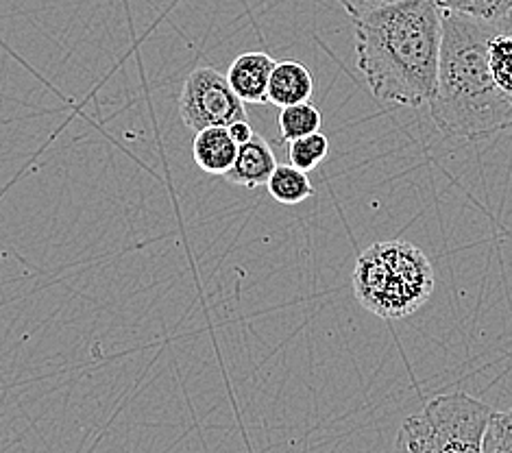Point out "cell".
Returning a JSON list of instances; mask_svg holds the SVG:
<instances>
[{
  "label": "cell",
  "mask_w": 512,
  "mask_h": 453,
  "mask_svg": "<svg viewBox=\"0 0 512 453\" xmlns=\"http://www.w3.org/2000/svg\"><path fill=\"white\" fill-rule=\"evenodd\" d=\"M497 27H499V31H504V33H508V35H512V9L508 11V14L497 22Z\"/></svg>",
  "instance_id": "ac0fdd59"
},
{
  "label": "cell",
  "mask_w": 512,
  "mask_h": 453,
  "mask_svg": "<svg viewBox=\"0 0 512 453\" xmlns=\"http://www.w3.org/2000/svg\"><path fill=\"white\" fill-rule=\"evenodd\" d=\"M266 188L268 194L282 205H299L303 201H308L314 194L308 173H303V170L295 168L292 164H277L275 173L266 183Z\"/></svg>",
  "instance_id": "30bf717a"
},
{
  "label": "cell",
  "mask_w": 512,
  "mask_h": 453,
  "mask_svg": "<svg viewBox=\"0 0 512 453\" xmlns=\"http://www.w3.org/2000/svg\"><path fill=\"white\" fill-rule=\"evenodd\" d=\"M179 116L190 131L197 133L247 120V109L225 75L214 68H197L181 88Z\"/></svg>",
  "instance_id": "5b68a950"
},
{
  "label": "cell",
  "mask_w": 512,
  "mask_h": 453,
  "mask_svg": "<svg viewBox=\"0 0 512 453\" xmlns=\"http://www.w3.org/2000/svg\"><path fill=\"white\" fill-rule=\"evenodd\" d=\"M495 33L497 22L443 11L441 64L430 116L449 138L484 140L512 129V96L499 90L489 68Z\"/></svg>",
  "instance_id": "7a4b0ae2"
},
{
  "label": "cell",
  "mask_w": 512,
  "mask_h": 453,
  "mask_svg": "<svg viewBox=\"0 0 512 453\" xmlns=\"http://www.w3.org/2000/svg\"><path fill=\"white\" fill-rule=\"evenodd\" d=\"M314 79L310 70L299 61H279L268 81V103L279 109L288 105H299L312 99Z\"/></svg>",
  "instance_id": "9c48e42d"
},
{
  "label": "cell",
  "mask_w": 512,
  "mask_h": 453,
  "mask_svg": "<svg viewBox=\"0 0 512 453\" xmlns=\"http://www.w3.org/2000/svg\"><path fill=\"white\" fill-rule=\"evenodd\" d=\"M277 122H279V131H282V138L286 142H295L299 138H306L316 131H321L323 116L319 107L306 101L299 105L282 107Z\"/></svg>",
  "instance_id": "8fae6325"
},
{
  "label": "cell",
  "mask_w": 512,
  "mask_h": 453,
  "mask_svg": "<svg viewBox=\"0 0 512 453\" xmlns=\"http://www.w3.org/2000/svg\"><path fill=\"white\" fill-rule=\"evenodd\" d=\"M227 129L231 133V138H234L238 144H245L255 136L247 120H238V122H234V125H229Z\"/></svg>",
  "instance_id": "e0dca14e"
},
{
  "label": "cell",
  "mask_w": 512,
  "mask_h": 453,
  "mask_svg": "<svg viewBox=\"0 0 512 453\" xmlns=\"http://www.w3.org/2000/svg\"><path fill=\"white\" fill-rule=\"evenodd\" d=\"M493 408L467 393L434 397L399 427L390 453H484Z\"/></svg>",
  "instance_id": "277c9868"
},
{
  "label": "cell",
  "mask_w": 512,
  "mask_h": 453,
  "mask_svg": "<svg viewBox=\"0 0 512 453\" xmlns=\"http://www.w3.org/2000/svg\"><path fill=\"white\" fill-rule=\"evenodd\" d=\"M351 279L358 303L384 321L417 314L436 284L430 257L406 240L371 244L360 253Z\"/></svg>",
  "instance_id": "3957f363"
},
{
  "label": "cell",
  "mask_w": 512,
  "mask_h": 453,
  "mask_svg": "<svg viewBox=\"0 0 512 453\" xmlns=\"http://www.w3.org/2000/svg\"><path fill=\"white\" fill-rule=\"evenodd\" d=\"M484 453H512V408L508 412H491L482 436Z\"/></svg>",
  "instance_id": "9a60e30c"
},
{
  "label": "cell",
  "mask_w": 512,
  "mask_h": 453,
  "mask_svg": "<svg viewBox=\"0 0 512 453\" xmlns=\"http://www.w3.org/2000/svg\"><path fill=\"white\" fill-rule=\"evenodd\" d=\"M290 149H288V157H290V164L303 170V173H310L319 164L325 162V157L329 153V140L323 136L321 131L312 133V136L306 138H299L295 142H288Z\"/></svg>",
  "instance_id": "5bb4252c"
},
{
  "label": "cell",
  "mask_w": 512,
  "mask_h": 453,
  "mask_svg": "<svg viewBox=\"0 0 512 453\" xmlns=\"http://www.w3.org/2000/svg\"><path fill=\"white\" fill-rule=\"evenodd\" d=\"M277 168V159L264 138L253 136L249 142L238 144V155L236 162L231 166L227 173L223 175L229 183L240 188H260L266 186L268 179L275 173Z\"/></svg>",
  "instance_id": "52a82bcc"
},
{
  "label": "cell",
  "mask_w": 512,
  "mask_h": 453,
  "mask_svg": "<svg viewBox=\"0 0 512 453\" xmlns=\"http://www.w3.org/2000/svg\"><path fill=\"white\" fill-rule=\"evenodd\" d=\"M338 3L347 11V16L351 20H358L362 16H367L369 11L390 5V3H397V0H338Z\"/></svg>",
  "instance_id": "2e32d148"
},
{
  "label": "cell",
  "mask_w": 512,
  "mask_h": 453,
  "mask_svg": "<svg viewBox=\"0 0 512 453\" xmlns=\"http://www.w3.org/2000/svg\"><path fill=\"white\" fill-rule=\"evenodd\" d=\"M447 14H460L480 22L495 24L512 9V0H434Z\"/></svg>",
  "instance_id": "7c38bea8"
},
{
  "label": "cell",
  "mask_w": 512,
  "mask_h": 453,
  "mask_svg": "<svg viewBox=\"0 0 512 453\" xmlns=\"http://www.w3.org/2000/svg\"><path fill=\"white\" fill-rule=\"evenodd\" d=\"M238 142L227 127H210L197 131L192 140V159L207 175H225L234 166Z\"/></svg>",
  "instance_id": "ba28073f"
},
{
  "label": "cell",
  "mask_w": 512,
  "mask_h": 453,
  "mask_svg": "<svg viewBox=\"0 0 512 453\" xmlns=\"http://www.w3.org/2000/svg\"><path fill=\"white\" fill-rule=\"evenodd\" d=\"M277 61L266 53H242L227 70V81L242 103H268V81Z\"/></svg>",
  "instance_id": "8992f818"
},
{
  "label": "cell",
  "mask_w": 512,
  "mask_h": 453,
  "mask_svg": "<svg viewBox=\"0 0 512 453\" xmlns=\"http://www.w3.org/2000/svg\"><path fill=\"white\" fill-rule=\"evenodd\" d=\"M489 68L499 90L512 96V35L499 31L489 44Z\"/></svg>",
  "instance_id": "4fadbf2b"
},
{
  "label": "cell",
  "mask_w": 512,
  "mask_h": 453,
  "mask_svg": "<svg viewBox=\"0 0 512 453\" xmlns=\"http://www.w3.org/2000/svg\"><path fill=\"white\" fill-rule=\"evenodd\" d=\"M358 70L375 99L430 105L438 85L443 11L434 0H397L353 20Z\"/></svg>",
  "instance_id": "6da1fadb"
}]
</instances>
